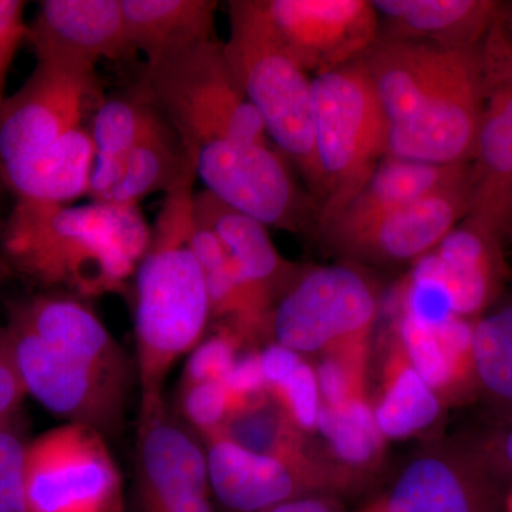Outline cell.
Masks as SVG:
<instances>
[{
    "label": "cell",
    "mask_w": 512,
    "mask_h": 512,
    "mask_svg": "<svg viewBox=\"0 0 512 512\" xmlns=\"http://www.w3.org/2000/svg\"><path fill=\"white\" fill-rule=\"evenodd\" d=\"M150 238L138 207L18 200L2 248L12 268L30 281L89 301L127 292Z\"/></svg>",
    "instance_id": "1"
},
{
    "label": "cell",
    "mask_w": 512,
    "mask_h": 512,
    "mask_svg": "<svg viewBox=\"0 0 512 512\" xmlns=\"http://www.w3.org/2000/svg\"><path fill=\"white\" fill-rule=\"evenodd\" d=\"M195 177L164 195L134 276L140 407L164 399L168 373L201 342L211 319L207 282L192 248Z\"/></svg>",
    "instance_id": "2"
},
{
    "label": "cell",
    "mask_w": 512,
    "mask_h": 512,
    "mask_svg": "<svg viewBox=\"0 0 512 512\" xmlns=\"http://www.w3.org/2000/svg\"><path fill=\"white\" fill-rule=\"evenodd\" d=\"M228 10L224 49L232 72L279 153L323 198L325 183L313 137L312 77L279 39L264 0H234Z\"/></svg>",
    "instance_id": "3"
},
{
    "label": "cell",
    "mask_w": 512,
    "mask_h": 512,
    "mask_svg": "<svg viewBox=\"0 0 512 512\" xmlns=\"http://www.w3.org/2000/svg\"><path fill=\"white\" fill-rule=\"evenodd\" d=\"M141 97L160 111L191 157L218 141L269 144L264 121L215 39L147 64Z\"/></svg>",
    "instance_id": "4"
},
{
    "label": "cell",
    "mask_w": 512,
    "mask_h": 512,
    "mask_svg": "<svg viewBox=\"0 0 512 512\" xmlns=\"http://www.w3.org/2000/svg\"><path fill=\"white\" fill-rule=\"evenodd\" d=\"M312 120L326 227L387 154L386 116L360 60L312 77Z\"/></svg>",
    "instance_id": "5"
},
{
    "label": "cell",
    "mask_w": 512,
    "mask_h": 512,
    "mask_svg": "<svg viewBox=\"0 0 512 512\" xmlns=\"http://www.w3.org/2000/svg\"><path fill=\"white\" fill-rule=\"evenodd\" d=\"M107 437L63 423L29 441L28 512H124L123 478Z\"/></svg>",
    "instance_id": "6"
},
{
    "label": "cell",
    "mask_w": 512,
    "mask_h": 512,
    "mask_svg": "<svg viewBox=\"0 0 512 512\" xmlns=\"http://www.w3.org/2000/svg\"><path fill=\"white\" fill-rule=\"evenodd\" d=\"M485 94L483 43L454 49L410 120L387 131L386 156L439 165L470 163Z\"/></svg>",
    "instance_id": "7"
},
{
    "label": "cell",
    "mask_w": 512,
    "mask_h": 512,
    "mask_svg": "<svg viewBox=\"0 0 512 512\" xmlns=\"http://www.w3.org/2000/svg\"><path fill=\"white\" fill-rule=\"evenodd\" d=\"M20 377L28 396L64 423L116 436L126 420L131 384L50 348L29 330L9 323Z\"/></svg>",
    "instance_id": "8"
},
{
    "label": "cell",
    "mask_w": 512,
    "mask_h": 512,
    "mask_svg": "<svg viewBox=\"0 0 512 512\" xmlns=\"http://www.w3.org/2000/svg\"><path fill=\"white\" fill-rule=\"evenodd\" d=\"M205 190L262 225L298 229L306 202L296 188L285 157L269 144L218 141L190 157Z\"/></svg>",
    "instance_id": "9"
},
{
    "label": "cell",
    "mask_w": 512,
    "mask_h": 512,
    "mask_svg": "<svg viewBox=\"0 0 512 512\" xmlns=\"http://www.w3.org/2000/svg\"><path fill=\"white\" fill-rule=\"evenodd\" d=\"M372 289L353 269L325 266L302 276L271 315L275 342L301 353L362 332L376 315Z\"/></svg>",
    "instance_id": "10"
},
{
    "label": "cell",
    "mask_w": 512,
    "mask_h": 512,
    "mask_svg": "<svg viewBox=\"0 0 512 512\" xmlns=\"http://www.w3.org/2000/svg\"><path fill=\"white\" fill-rule=\"evenodd\" d=\"M487 94L471 156L467 217L500 234L512 207V46L500 22L483 42Z\"/></svg>",
    "instance_id": "11"
},
{
    "label": "cell",
    "mask_w": 512,
    "mask_h": 512,
    "mask_svg": "<svg viewBox=\"0 0 512 512\" xmlns=\"http://www.w3.org/2000/svg\"><path fill=\"white\" fill-rule=\"evenodd\" d=\"M264 2L281 42L315 76L356 62L379 40V16L367 0Z\"/></svg>",
    "instance_id": "12"
},
{
    "label": "cell",
    "mask_w": 512,
    "mask_h": 512,
    "mask_svg": "<svg viewBox=\"0 0 512 512\" xmlns=\"http://www.w3.org/2000/svg\"><path fill=\"white\" fill-rule=\"evenodd\" d=\"M94 89V69L40 62L0 109V165L49 146L82 126L84 101Z\"/></svg>",
    "instance_id": "13"
},
{
    "label": "cell",
    "mask_w": 512,
    "mask_h": 512,
    "mask_svg": "<svg viewBox=\"0 0 512 512\" xmlns=\"http://www.w3.org/2000/svg\"><path fill=\"white\" fill-rule=\"evenodd\" d=\"M195 494H212L207 447L202 446L165 399L138 414L136 501L138 512Z\"/></svg>",
    "instance_id": "14"
},
{
    "label": "cell",
    "mask_w": 512,
    "mask_h": 512,
    "mask_svg": "<svg viewBox=\"0 0 512 512\" xmlns=\"http://www.w3.org/2000/svg\"><path fill=\"white\" fill-rule=\"evenodd\" d=\"M37 60L94 69L130 52L120 0H45L28 26Z\"/></svg>",
    "instance_id": "15"
},
{
    "label": "cell",
    "mask_w": 512,
    "mask_h": 512,
    "mask_svg": "<svg viewBox=\"0 0 512 512\" xmlns=\"http://www.w3.org/2000/svg\"><path fill=\"white\" fill-rule=\"evenodd\" d=\"M9 323L29 330L57 352L131 384L130 360L86 299L42 293L13 306Z\"/></svg>",
    "instance_id": "16"
},
{
    "label": "cell",
    "mask_w": 512,
    "mask_h": 512,
    "mask_svg": "<svg viewBox=\"0 0 512 512\" xmlns=\"http://www.w3.org/2000/svg\"><path fill=\"white\" fill-rule=\"evenodd\" d=\"M468 207L470 183L467 177L387 215L339 244L357 254L387 261L420 259L467 217Z\"/></svg>",
    "instance_id": "17"
},
{
    "label": "cell",
    "mask_w": 512,
    "mask_h": 512,
    "mask_svg": "<svg viewBox=\"0 0 512 512\" xmlns=\"http://www.w3.org/2000/svg\"><path fill=\"white\" fill-rule=\"evenodd\" d=\"M211 493L229 512H262L303 497L291 460L256 454L220 433L205 439Z\"/></svg>",
    "instance_id": "18"
},
{
    "label": "cell",
    "mask_w": 512,
    "mask_h": 512,
    "mask_svg": "<svg viewBox=\"0 0 512 512\" xmlns=\"http://www.w3.org/2000/svg\"><path fill=\"white\" fill-rule=\"evenodd\" d=\"M468 173V164L439 165L384 156L352 200L325 228L336 241H342L387 215L464 180Z\"/></svg>",
    "instance_id": "19"
},
{
    "label": "cell",
    "mask_w": 512,
    "mask_h": 512,
    "mask_svg": "<svg viewBox=\"0 0 512 512\" xmlns=\"http://www.w3.org/2000/svg\"><path fill=\"white\" fill-rule=\"evenodd\" d=\"M453 296L458 318H480L493 306L503 279V239L493 229L464 218L424 255Z\"/></svg>",
    "instance_id": "20"
},
{
    "label": "cell",
    "mask_w": 512,
    "mask_h": 512,
    "mask_svg": "<svg viewBox=\"0 0 512 512\" xmlns=\"http://www.w3.org/2000/svg\"><path fill=\"white\" fill-rule=\"evenodd\" d=\"M504 3L491 0H372L380 36L444 49H473L494 28Z\"/></svg>",
    "instance_id": "21"
},
{
    "label": "cell",
    "mask_w": 512,
    "mask_h": 512,
    "mask_svg": "<svg viewBox=\"0 0 512 512\" xmlns=\"http://www.w3.org/2000/svg\"><path fill=\"white\" fill-rule=\"evenodd\" d=\"M96 164L92 133L80 126L49 146L0 165L18 200L72 205L90 194Z\"/></svg>",
    "instance_id": "22"
},
{
    "label": "cell",
    "mask_w": 512,
    "mask_h": 512,
    "mask_svg": "<svg viewBox=\"0 0 512 512\" xmlns=\"http://www.w3.org/2000/svg\"><path fill=\"white\" fill-rule=\"evenodd\" d=\"M500 511V494L487 468H460L424 457L403 471L383 512Z\"/></svg>",
    "instance_id": "23"
},
{
    "label": "cell",
    "mask_w": 512,
    "mask_h": 512,
    "mask_svg": "<svg viewBox=\"0 0 512 512\" xmlns=\"http://www.w3.org/2000/svg\"><path fill=\"white\" fill-rule=\"evenodd\" d=\"M194 215L220 239L255 311L264 318L269 291L284 266L268 228L207 190L195 192Z\"/></svg>",
    "instance_id": "24"
},
{
    "label": "cell",
    "mask_w": 512,
    "mask_h": 512,
    "mask_svg": "<svg viewBox=\"0 0 512 512\" xmlns=\"http://www.w3.org/2000/svg\"><path fill=\"white\" fill-rule=\"evenodd\" d=\"M130 52H143L147 64L214 39L218 3L214 0H120Z\"/></svg>",
    "instance_id": "25"
},
{
    "label": "cell",
    "mask_w": 512,
    "mask_h": 512,
    "mask_svg": "<svg viewBox=\"0 0 512 512\" xmlns=\"http://www.w3.org/2000/svg\"><path fill=\"white\" fill-rule=\"evenodd\" d=\"M191 174L195 170L180 137L160 114L128 153L119 181L104 202L138 207L147 195H165Z\"/></svg>",
    "instance_id": "26"
},
{
    "label": "cell",
    "mask_w": 512,
    "mask_h": 512,
    "mask_svg": "<svg viewBox=\"0 0 512 512\" xmlns=\"http://www.w3.org/2000/svg\"><path fill=\"white\" fill-rule=\"evenodd\" d=\"M160 113L143 97L107 101L94 116L92 133L96 146V164L90 198L104 202L119 181L128 153Z\"/></svg>",
    "instance_id": "27"
},
{
    "label": "cell",
    "mask_w": 512,
    "mask_h": 512,
    "mask_svg": "<svg viewBox=\"0 0 512 512\" xmlns=\"http://www.w3.org/2000/svg\"><path fill=\"white\" fill-rule=\"evenodd\" d=\"M471 360L481 389L512 416V295L474 320Z\"/></svg>",
    "instance_id": "28"
},
{
    "label": "cell",
    "mask_w": 512,
    "mask_h": 512,
    "mask_svg": "<svg viewBox=\"0 0 512 512\" xmlns=\"http://www.w3.org/2000/svg\"><path fill=\"white\" fill-rule=\"evenodd\" d=\"M192 248L197 255L210 296L211 316H231L241 328L261 322L237 271L217 235L194 215Z\"/></svg>",
    "instance_id": "29"
},
{
    "label": "cell",
    "mask_w": 512,
    "mask_h": 512,
    "mask_svg": "<svg viewBox=\"0 0 512 512\" xmlns=\"http://www.w3.org/2000/svg\"><path fill=\"white\" fill-rule=\"evenodd\" d=\"M439 412L434 389L409 366L396 376L373 413L382 436L404 439L429 427Z\"/></svg>",
    "instance_id": "30"
},
{
    "label": "cell",
    "mask_w": 512,
    "mask_h": 512,
    "mask_svg": "<svg viewBox=\"0 0 512 512\" xmlns=\"http://www.w3.org/2000/svg\"><path fill=\"white\" fill-rule=\"evenodd\" d=\"M316 427L329 440L336 456L355 466L372 460L382 439L375 413L357 399L338 407L322 406Z\"/></svg>",
    "instance_id": "31"
},
{
    "label": "cell",
    "mask_w": 512,
    "mask_h": 512,
    "mask_svg": "<svg viewBox=\"0 0 512 512\" xmlns=\"http://www.w3.org/2000/svg\"><path fill=\"white\" fill-rule=\"evenodd\" d=\"M443 326L426 328L404 315L400 322V336L410 367L431 389L446 386L464 367H473L471 357L460 355L448 343Z\"/></svg>",
    "instance_id": "32"
},
{
    "label": "cell",
    "mask_w": 512,
    "mask_h": 512,
    "mask_svg": "<svg viewBox=\"0 0 512 512\" xmlns=\"http://www.w3.org/2000/svg\"><path fill=\"white\" fill-rule=\"evenodd\" d=\"M218 433L252 453L292 461L291 439L284 417L261 402L232 414Z\"/></svg>",
    "instance_id": "33"
},
{
    "label": "cell",
    "mask_w": 512,
    "mask_h": 512,
    "mask_svg": "<svg viewBox=\"0 0 512 512\" xmlns=\"http://www.w3.org/2000/svg\"><path fill=\"white\" fill-rule=\"evenodd\" d=\"M181 419L204 439L218 433L235 412L234 400L222 382L181 386Z\"/></svg>",
    "instance_id": "34"
},
{
    "label": "cell",
    "mask_w": 512,
    "mask_h": 512,
    "mask_svg": "<svg viewBox=\"0 0 512 512\" xmlns=\"http://www.w3.org/2000/svg\"><path fill=\"white\" fill-rule=\"evenodd\" d=\"M28 443L16 420L0 426V512H28L26 451Z\"/></svg>",
    "instance_id": "35"
},
{
    "label": "cell",
    "mask_w": 512,
    "mask_h": 512,
    "mask_svg": "<svg viewBox=\"0 0 512 512\" xmlns=\"http://www.w3.org/2000/svg\"><path fill=\"white\" fill-rule=\"evenodd\" d=\"M237 348V336L229 330L202 338L188 355L181 386L192 383L222 382L237 362L239 357Z\"/></svg>",
    "instance_id": "36"
},
{
    "label": "cell",
    "mask_w": 512,
    "mask_h": 512,
    "mask_svg": "<svg viewBox=\"0 0 512 512\" xmlns=\"http://www.w3.org/2000/svg\"><path fill=\"white\" fill-rule=\"evenodd\" d=\"M293 421L302 429H315L322 404L315 370L306 363L296 367L292 376L278 390Z\"/></svg>",
    "instance_id": "37"
},
{
    "label": "cell",
    "mask_w": 512,
    "mask_h": 512,
    "mask_svg": "<svg viewBox=\"0 0 512 512\" xmlns=\"http://www.w3.org/2000/svg\"><path fill=\"white\" fill-rule=\"evenodd\" d=\"M28 393L20 377L12 333L0 328V426L16 420Z\"/></svg>",
    "instance_id": "38"
},
{
    "label": "cell",
    "mask_w": 512,
    "mask_h": 512,
    "mask_svg": "<svg viewBox=\"0 0 512 512\" xmlns=\"http://www.w3.org/2000/svg\"><path fill=\"white\" fill-rule=\"evenodd\" d=\"M26 2L0 0V109L5 103V84L16 52L28 35Z\"/></svg>",
    "instance_id": "39"
},
{
    "label": "cell",
    "mask_w": 512,
    "mask_h": 512,
    "mask_svg": "<svg viewBox=\"0 0 512 512\" xmlns=\"http://www.w3.org/2000/svg\"><path fill=\"white\" fill-rule=\"evenodd\" d=\"M222 383L225 384L234 400V413L255 404V397H258L266 389L259 353L239 356Z\"/></svg>",
    "instance_id": "40"
},
{
    "label": "cell",
    "mask_w": 512,
    "mask_h": 512,
    "mask_svg": "<svg viewBox=\"0 0 512 512\" xmlns=\"http://www.w3.org/2000/svg\"><path fill=\"white\" fill-rule=\"evenodd\" d=\"M259 362L264 373L266 389L275 392L284 386L296 367L302 363L298 352L278 342L271 343L259 353Z\"/></svg>",
    "instance_id": "41"
},
{
    "label": "cell",
    "mask_w": 512,
    "mask_h": 512,
    "mask_svg": "<svg viewBox=\"0 0 512 512\" xmlns=\"http://www.w3.org/2000/svg\"><path fill=\"white\" fill-rule=\"evenodd\" d=\"M320 397L326 406L338 407L352 399L350 382L345 366L336 359H326L315 372Z\"/></svg>",
    "instance_id": "42"
},
{
    "label": "cell",
    "mask_w": 512,
    "mask_h": 512,
    "mask_svg": "<svg viewBox=\"0 0 512 512\" xmlns=\"http://www.w3.org/2000/svg\"><path fill=\"white\" fill-rule=\"evenodd\" d=\"M262 512H332L328 504L312 497H299Z\"/></svg>",
    "instance_id": "43"
},
{
    "label": "cell",
    "mask_w": 512,
    "mask_h": 512,
    "mask_svg": "<svg viewBox=\"0 0 512 512\" xmlns=\"http://www.w3.org/2000/svg\"><path fill=\"white\" fill-rule=\"evenodd\" d=\"M494 451L498 461L497 467L503 468L512 476V420H510V426L498 437Z\"/></svg>",
    "instance_id": "44"
},
{
    "label": "cell",
    "mask_w": 512,
    "mask_h": 512,
    "mask_svg": "<svg viewBox=\"0 0 512 512\" xmlns=\"http://www.w3.org/2000/svg\"><path fill=\"white\" fill-rule=\"evenodd\" d=\"M501 239H508L512 244V207L508 212L507 218H505L503 228H501Z\"/></svg>",
    "instance_id": "45"
},
{
    "label": "cell",
    "mask_w": 512,
    "mask_h": 512,
    "mask_svg": "<svg viewBox=\"0 0 512 512\" xmlns=\"http://www.w3.org/2000/svg\"><path fill=\"white\" fill-rule=\"evenodd\" d=\"M505 512H512V491L508 495L507 501H505Z\"/></svg>",
    "instance_id": "46"
}]
</instances>
